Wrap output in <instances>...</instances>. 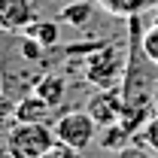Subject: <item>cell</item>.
Masks as SVG:
<instances>
[{
    "instance_id": "6da1fadb",
    "label": "cell",
    "mask_w": 158,
    "mask_h": 158,
    "mask_svg": "<svg viewBox=\"0 0 158 158\" xmlns=\"http://www.w3.org/2000/svg\"><path fill=\"white\" fill-rule=\"evenodd\" d=\"M58 143L55 128L46 122H15L6 134V155L12 158H43Z\"/></svg>"
},
{
    "instance_id": "7a4b0ae2",
    "label": "cell",
    "mask_w": 158,
    "mask_h": 158,
    "mask_svg": "<svg viewBox=\"0 0 158 158\" xmlns=\"http://www.w3.org/2000/svg\"><path fill=\"white\" fill-rule=\"evenodd\" d=\"M125 70H128V58L122 55L118 46L106 43V46L94 49V55L85 61V70L82 73L98 88H116L118 82L125 79Z\"/></svg>"
},
{
    "instance_id": "3957f363",
    "label": "cell",
    "mask_w": 158,
    "mask_h": 158,
    "mask_svg": "<svg viewBox=\"0 0 158 158\" xmlns=\"http://www.w3.org/2000/svg\"><path fill=\"white\" fill-rule=\"evenodd\" d=\"M98 118L91 116L88 110H73V113H64V116L55 122V134H58L61 143H67V146H73V149H88L91 146V140L98 134Z\"/></svg>"
},
{
    "instance_id": "277c9868",
    "label": "cell",
    "mask_w": 158,
    "mask_h": 158,
    "mask_svg": "<svg viewBox=\"0 0 158 158\" xmlns=\"http://www.w3.org/2000/svg\"><path fill=\"white\" fill-rule=\"evenodd\" d=\"M85 110L98 118L100 128L116 125L118 118H122V110H125V94H122V85H116V88H98V94L88 100V106H85Z\"/></svg>"
},
{
    "instance_id": "5b68a950",
    "label": "cell",
    "mask_w": 158,
    "mask_h": 158,
    "mask_svg": "<svg viewBox=\"0 0 158 158\" xmlns=\"http://www.w3.org/2000/svg\"><path fill=\"white\" fill-rule=\"evenodd\" d=\"M37 21V6L34 0H0V24L6 34L27 31Z\"/></svg>"
},
{
    "instance_id": "8992f818",
    "label": "cell",
    "mask_w": 158,
    "mask_h": 158,
    "mask_svg": "<svg viewBox=\"0 0 158 158\" xmlns=\"http://www.w3.org/2000/svg\"><path fill=\"white\" fill-rule=\"evenodd\" d=\"M100 9L110 12V15H118V19H131V15H143L149 9H155L158 0H98Z\"/></svg>"
},
{
    "instance_id": "52a82bcc",
    "label": "cell",
    "mask_w": 158,
    "mask_h": 158,
    "mask_svg": "<svg viewBox=\"0 0 158 158\" xmlns=\"http://www.w3.org/2000/svg\"><path fill=\"white\" fill-rule=\"evenodd\" d=\"M55 106H49L40 94H31V98H21L15 103V122H46L52 116Z\"/></svg>"
},
{
    "instance_id": "ba28073f",
    "label": "cell",
    "mask_w": 158,
    "mask_h": 158,
    "mask_svg": "<svg viewBox=\"0 0 158 158\" xmlns=\"http://www.w3.org/2000/svg\"><path fill=\"white\" fill-rule=\"evenodd\" d=\"M34 94H40L49 106H55V110H58L61 103H64V98H67V82H64L61 76H52V73H49V76L37 79Z\"/></svg>"
},
{
    "instance_id": "9c48e42d",
    "label": "cell",
    "mask_w": 158,
    "mask_h": 158,
    "mask_svg": "<svg viewBox=\"0 0 158 158\" xmlns=\"http://www.w3.org/2000/svg\"><path fill=\"white\" fill-rule=\"evenodd\" d=\"M61 21L70 24V27H85L91 21V3L88 0H70L61 9Z\"/></svg>"
},
{
    "instance_id": "30bf717a",
    "label": "cell",
    "mask_w": 158,
    "mask_h": 158,
    "mask_svg": "<svg viewBox=\"0 0 158 158\" xmlns=\"http://www.w3.org/2000/svg\"><path fill=\"white\" fill-rule=\"evenodd\" d=\"M128 137H131V131H128L122 122H116V125H106V128H103L100 146H103L106 152H118L122 146H128Z\"/></svg>"
},
{
    "instance_id": "8fae6325",
    "label": "cell",
    "mask_w": 158,
    "mask_h": 158,
    "mask_svg": "<svg viewBox=\"0 0 158 158\" xmlns=\"http://www.w3.org/2000/svg\"><path fill=\"white\" fill-rule=\"evenodd\" d=\"M24 34L37 37L40 43L49 49V46H55V43H58V24H55V21H40V19H37L31 27H27V31H24Z\"/></svg>"
},
{
    "instance_id": "7c38bea8",
    "label": "cell",
    "mask_w": 158,
    "mask_h": 158,
    "mask_svg": "<svg viewBox=\"0 0 158 158\" xmlns=\"http://www.w3.org/2000/svg\"><path fill=\"white\" fill-rule=\"evenodd\" d=\"M43 55H46V46L37 37L24 34V40H21V58L24 61H43Z\"/></svg>"
},
{
    "instance_id": "4fadbf2b",
    "label": "cell",
    "mask_w": 158,
    "mask_h": 158,
    "mask_svg": "<svg viewBox=\"0 0 158 158\" xmlns=\"http://www.w3.org/2000/svg\"><path fill=\"white\" fill-rule=\"evenodd\" d=\"M140 43H143V52H146V55L158 64V21L146 31V34H143V40H140Z\"/></svg>"
},
{
    "instance_id": "5bb4252c",
    "label": "cell",
    "mask_w": 158,
    "mask_h": 158,
    "mask_svg": "<svg viewBox=\"0 0 158 158\" xmlns=\"http://www.w3.org/2000/svg\"><path fill=\"white\" fill-rule=\"evenodd\" d=\"M43 158H79V149H73V146H67V143H61V140H58Z\"/></svg>"
},
{
    "instance_id": "9a60e30c",
    "label": "cell",
    "mask_w": 158,
    "mask_h": 158,
    "mask_svg": "<svg viewBox=\"0 0 158 158\" xmlns=\"http://www.w3.org/2000/svg\"><path fill=\"white\" fill-rule=\"evenodd\" d=\"M113 158H155V155L143 146H122L118 152H113Z\"/></svg>"
},
{
    "instance_id": "2e32d148",
    "label": "cell",
    "mask_w": 158,
    "mask_h": 158,
    "mask_svg": "<svg viewBox=\"0 0 158 158\" xmlns=\"http://www.w3.org/2000/svg\"><path fill=\"white\" fill-rule=\"evenodd\" d=\"M143 137H146V143H149V146L158 152V116L149 118V122L143 125Z\"/></svg>"
},
{
    "instance_id": "e0dca14e",
    "label": "cell",
    "mask_w": 158,
    "mask_h": 158,
    "mask_svg": "<svg viewBox=\"0 0 158 158\" xmlns=\"http://www.w3.org/2000/svg\"><path fill=\"white\" fill-rule=\"evenodd\" d=\"M67 3H70V0H67Z\"/></svg>"
}]
</instances>
